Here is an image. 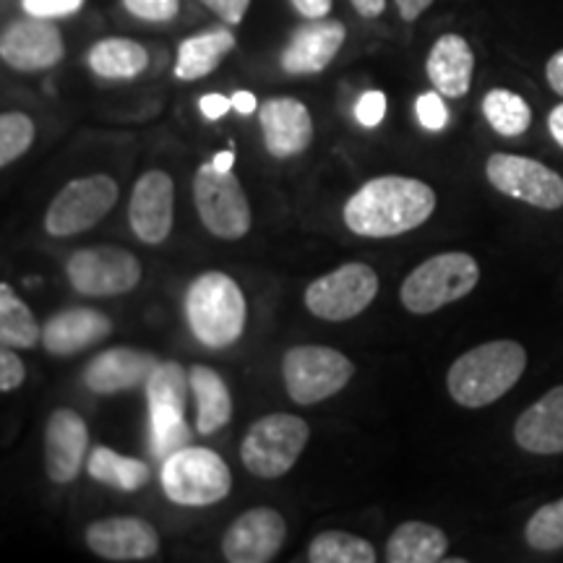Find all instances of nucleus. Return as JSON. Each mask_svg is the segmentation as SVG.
<instances>
[{
	"label": "nucleus",
	"instance_id": "7c9ffc66",
	"mask_svg": "<svg viewBox=\"0 0 563 563\" xmlns=\"http://www.w3.org/2000/svg\"><path fill=\"white\" fill-rule=\"evenodd\" d=\"M308 561L311 563H373L376 548L365 538L352 532L329 530L316 534L308 545Z\"/></svg>",
	"mask_w": 563,
	"mask_h": 563
},
{
	"label": "nucleus",
	"instance_id": "72a5a7b5",
	"mask_svg": "<svg viewBox=\"0 0 563 563\" xmlns=\"http://www.w3.org/2000/svg\"><path fill=\"white\" fill-rule=\"evenodd\" d=\"M34 123L24 112H3L0 115V165H11L32 146Z\"/></svg>",
	"mask_w": 563,
	"mask_h": 563
},
{
	"label": "nucleus",
	"instance_id": "4be33fe9",
	"mask_svg": "<svg viewBox=\"0 0 563 563\" xmlns=\"http://www.w3.org/2000/svg\"><path fill=\"white\" fill-rule=\"evenodd\" d=\"M519 449L530 454L563 452V386H553L532 407L519 415L514 426Z\"/></svg>",
	"mask_w": 563,
	"mask_h": 563
},
{
	"label": "nucleus",
	"instance_id": "58836bf2",
	"mask_svg": "<svg viewBox=\"0 0 563 563\" xmlns=\"http://www.w3.org/2000/svg\"><path fill=\"white\" fill-rule=\"evenodd\" d=\"M84 0H24V11L30 16L40 19H58L68 16V13H76L81 9Z\"/></svg>",
	"mask_w": 563,
	"mask_h": 563
},
{
	"label": "nucleus",
	"instance_id": "6ab92c4d",
	"mask_svg": "<svg viewBox=\"0 0 563 563\" xmlns=\"http://www.w3.org/2000/svg\"><path fill=\"white\" fill-rule=\"evenodd\" d=\"M89 449V428L79 412L55 410L45 431V470L53 483L66 485L79 475Z\"/></svg>",
	"mask_w": 563,
	"mask_h": 563
},
{
	"label": "nucleus",
	"instance_id": "37998d69",
	"mask_svg": "<svg viewBox=\"0 0 563 563\" xmlns=\"http://www.w3.org/2000/svg\"><path fill=\"white\" fill-rule=\"evenodd\" d=\"M290 3L306 19H327L332 11V0H290Z\"/></svg>",
	"mask_w": 563,
	"mask_h": 563
},
{
	"label": "nucleus",
	"instance_id": "20e7f679",
	"mask_svg": "<svg viewBox=\"0 0 563 563\" xmlns=\"http://www.w3.org/2000/svg\"><path fill=\"white\" fill-rule=\"evenodd\" d=\"M477 282H481V266L475 258L470 253L449 251L431 256L407 274L399 298L410 313L428 316L441 311L449 302L462 300L475 290Z\"/></svg>",
	"mask_w": 563,
	"mask_h": 563
},
{
	"label": "nucleus",
	"instance_id": "c03bdc74",
	"mask_svg": "<svg viewBox=\"0 0 563 563\" xmlns=\"http://www.w3.org/2000/svg\"><path fill=\"white\" fill-rule=\"evenodd\" d=\"M545 76H548V84H551V89L555 91V95L563 97V51H559L551 60H548Z\"/></svg>",
	"mask_w": 563,
	"mask_h": 563
},
{
	"label": "nucleus",
	"instance_id": "49530a36",
	"mask_svg": "<svg viewBox=\"0 0 563 563\" xmlns=\"http://www.w3.org/2000/svg\"><path fill=\"white\" fill-rule=\"evenodd\" d=\"M230 100H232V110L241 112V115H251V112L258 110L256 97H253L251 91H235V95H232Z\"/></svg>",
	"mask_w": 563,
	"mask_h": 563
},
{
	"label": "nucleus",
	"instance_id": "9b49d317",
	"mask_svg": "<svg viewBox=\"0 0 563 563\" xmlns=\"http://www.w3.org/2000/svg\"><path fill=\"white\" fill-rule=\"evenodd\" d=\"M68 282L87 298H115L131 292L141 282V262L115 245L81 249L66 264Z\"/></svg>",
	"mask_w": 563,
	"mask_h": 563
},
{
	"label": "nucleus",
	"instance_id": "ddd939ff",
	"mask_svg": "<svg viewBox=\"0 0 563 563\" xmlns=\"http://www.w3.org/2000/svg\"><path fill=\"white\" fill-rule=\"evenodd\" d=\"M287 538V525L277 509H249L222 538V553L230 563H269L277 559Z\"/></svg>",
	"mask_w": 563,
	"mask_h": 563
},
{
	"label": "nucleus",
	"instance_id": "f8f14e48",
	"mask_svg": "<svg viewBox=\"0 0 563 563\" xmlns=\"http://www.w3.org/2000/svg\"><path fill=\"white\" fill-rule=\"evenodd\" d=\"M490 186L509 199L555 211L563 207V178L543 162L522 154H490L485 165Z\"/></svg>",
	"mask_w": 563,
	"mask_h": 563
},
{
	"label": "nucleus",
	"instance_id": "09e8293b",
	"mask_svg": "<svg viewBox=\"0 0 563 563\" xmlns=\"http://www.w3.org/2000/svg\"><path fill=\"white\" fill-rule=\"evenodd\" d=\"M548 129H551L555 144L563 150V102L555 104L551 110V115H548Z\"/></svg>",
	"mask_w": 563,
	"mask_h": 563
},
{
	"label": "nucleus",
	"instance_id": "f03ea898",
	"mask_svg": "<svg viewBox=\"0 0 563 563\" xmlns=\"http://www.w3.org/2000/svg\"><path fill=\"white\" fill-rule=\"evenodd\" d=\"M527 368V350L514 340L477 344L456 357L446 373L449 394L456 405L481 410L509 394Z\"/></svg>",
	"mask_w": 563,
	"mask_h": 563
},
{
	"label": "nucleus",
	"instance_id": "4c0bfd02",
	"mask_svg": "<svg viewBox=\"0 0 563 563\" xmlns=\"http://www.w3.org/2000/svg\"><path fill=\"white\" fill-rule=\"evenodd\" d=\"M386 115V95L384 91H365V95L355 104V118L357 123L365 125V129H376L382 125Z\"/></svg>",
	"mask_w": 563,
	"mask_h": 563
},
{
	"label": "nucleus",
	"instance_id": "aec40b11",
	"mask_svg": "<svg viewBox=\"0 0 563 563\" xmlns=\"http://www.w3.org/2000/svg\"><path fill=\"white\" fill-rule=\"evenodd\" d=\"M157 357L152 352L131 347H112L95 357L84 371V384L95 394L131 391L146 386L152 373L157 371Z\"/></svg>",
	"mask_w": 563,
	"mask_h": 563
},
{
	"label": "nucleus",
	"instance_id": "393cba45",
	"mask_svg": "<svg viewBox=\"0 0 563 563\" xmlns=\"http://www.w3.org/2000/svg\"><path fill=\"white\" fill-rule=\"evenodd\" d=\"M232 51H235V34L224 30V26H217V30L183 40L178 47V60H175V79H203V76H209Z\"/></svg>",
	"mask_w": 563,
	"mask_h": 563
},
{
	"label": "nucleus",
	"instance_id": "f3484780",
	"mask_svg": "<svg viewBox=\"0 0 563 563\" xmlns=\"http://www.w3.org/2000/svg\"><path fill=\"white\" fill-rule=\"evenodd\" d=\"M266 152L277 159H290L302 154L313 141L311 112L292 97H272L258 110Z\"/></svg>",
	"mask_w": 563,
	"mask_h": 563
},
{
	"label": "nucleus",
	"instance_id": "8fccbe9b",
	"mask_svg": "<svg viewBox=\"0 0 563 563\" xmlns=\"http://www.w3.org/2000/svg\"><path fill=\"white\" fill-rule=\"evenodd\" d=\"M211 162H214L217 170L228 173V170H232V165H235V154H232V150H228V152H217L214 159H211Z\"/></svg>",
	"mask_w": 563,
	"mask_h": 563
},
{
	"label": "nucleus",
	"instance_id": "2f4dec72",
	"mask_svg": "<svg viewBox=\"0 0 563 563\" xmlns=\"http://www.w3.org/2000/svg\"><path fill=\"white\" fill-rule=\"evenodd\" d=\"M483 115L501 136H522L532 123V110L522 97L509 89H490L483 100Z\"/></svg>",
	"mask_w": 563,
	"mask_h": 563
},
{
	"label": "nucleus",
	"instance_id": "7ed1b4c3",
	"mask_svg": "<svg viewBox=\"0 0 563 563\" xmlns=\"http://www.w3.org/2000/svg\"><path fill=\"white\" fill-rule=\"evenodd\" d=\"M186 319L196 340L211 350L230 347L245 329V295L235 279L207 272L186 292Z\"/></svg>",
	"mask_w": 563,
	"mask_h": 563
},
{
	"label": "nucleus",
	"instance_id": "5701e85b",
	"mask_svg": "<svg viewBox=\"0 0 563 563\" xmlns=\"http://www.w3.org/2000/svg\"><path fill=\"white\" fill-rule=\"evenodd\" d=\"M426 70L435 91H441L443 97H452V100H460L473 87V47L460 34H443L428 53Z\"/></svg>",
	"mask_w": 563,
	"mask_h": 563
},
{
	"label": "nucleus",
	"instance_id": "39448f33",
	"mask_svg": "<svg viewBox=\"0 0 563 563\" xmlns=\"http://www.w3.org/2000/svg\"><path fill=\"white\" fill-rule=\"evenodd\" d=\"M162 490L178 506H211L230 496L232 473L220 454L186 446L162 462Z\"/></svg>",
	"mask_w": 563,
	"mask_h": 563
},
{
	"label": "nucleus",
	"instance_id": "de8ad7c7",
	"mask_svg": "<svg viewBox=\"0 0 563 563\" xmlns=\"http://www.w3.org/2000/svg\"><path fill=\"white\" fill-rule=\"evenodd\" d=\"M350 3L355 5V11L365 19L382 16L384 9H386V0H350Z\"/></svg>",
	"mask_w": 563,
	"mask_h": 563
},
{
	"label": "nucleus",
	"instance_id": "f704fd0d",
	"mask_svg": "<svg viewBox=\"0 0 563 563\" xmlns=\"http://www.w3.org/2000/svg\"><path fill=\"white\" fill-rule=\"evenodd\" d=\"M194 441V428L188 426L186 420L178 422V426L162 428V431H152V454L154 460L165 462L167 456H173L180 449L191 446Z\"/></svg>",
	"mask_w": 563,
	"mask_h": 563
},
{
	"label": "nucleus",
	"instance_id": "b1692460",
	"mask_svg": "<svg viewBox=\"0 0 563 563\" xmlns=\"http://www.w3.org/2000/svg\"><path fill=\"white\" fill-rule=\"evenodd\" d=\"M144 389L146 399H150L152 431H162V428L178 426L186 420L191 373L183 371L180 363H159Z\"/></svg>",
	"mask_w": 563,
	"mask_h": 563
},
{
	"label": "nucleus",
	"instance_id": "c85d7f7f",
	"mask_svg": "<svg viewBox=\"0 0 563 563\" xmlns=\"http://www.w3.org/2000/svg\"><path fill=\"white\" fill-rule=\"evenodd\" d=\"M87 470L91 481L110 485V488L123 490V493L144 488V485L152 481L150 464L141 460H131V456L115 454L108 446H97L95 452L89 454Z\"/></svg>",
	"mask_w": 563,
	"mask_h": 563
},
{
	"label": "nucleus",
	"instance_id": "a18cd8bd",
	"mask_svg": "<svg viewBox=\"0 0 563 563\" xmlns=\"http://www.w3.org/2000/svg\"><path fill=\"white\" fill-rule=\"evenodd\" d=\"M399 9V16L405 21H415L422 11H428L433 5V0H394Z\"/></svg>",
	"mask_w": 563,
	"mask_h": 563
},
{
	"label": "nucleus",
	"instance_id": "c9c22d12",
	"mask_svg": "<svg viewBox=\"0 0 563 563\" xmlns=\"http://www.w3.org/2000/svg\"><path fill=\"white\" fill-rule=\"evenodd\" d=\"M415 112H418V121L422 129L428 131L446 129L449 112H446V104L441 100V91H426V95H420L418 102H415Z\"/></svg>",
	"mask_w": 563,
	"mask_h": 563
},
{
	"label": "nucleus",
	"instance_id": "473e14b6",
	"mask_svg": "<svg viewBox=\"0 0 563 563\" xmlns=\"http://www.w3.org/2000/svg\"><path fill=\"white\" fill-rule=\"evenodd\" d=\"M527 545L534 548L540 553L561 551L563 548V498L553 504L540 506L538 511L532 514L530 522H527L525 530Z\"/></svg>",
	"mask_w": 563,
	"mask_h": 563
},
{
	"label": "nucleus",
	"instance_id": "cd10ccee",
	"mask_svg": "<svg viewBox=\"0 0 563 563\" xmlns=\"http://www.w3.org/2000/svg\"><path fill=\"white\" fill-rule=\"evenodd\" d=\"M146 66H150L146 47L125 37L100 40L89 51V68L102 79H133Z\"/></svg>",
	"mask_w": 563,
	"mask_h": 563
},
{
	"label": "nucleus",
	"instance_id": "bb28decb",
	"mask_svg": "<svg viewBox=\"0 0 563 563\" xmlns=\"http://www.w3.org/2000/svg\"><path fill=\"white\" fill-rule=\"evenodd\" d=\"M449 538L439 527L426 522H405L391 532L386 543L389 563H435L446 559Z\"/></svg>",
	"mask_w": 563,
	"mask_h": 563
},
{
	"label": "nucleus",
	"instance_id": "423d86ee",
	"mask_svg": "<svg viewBox=\"0 0 563 563\" xmlns=\"http://www.w3.org/2000/svg\"><path fill=\"white\" fill-rule=\"evenodd\" d=\"M308 435H311V428L298 415H264L253 422L241 443L245 470L256 477H266V481L290 473L306 449Z\"/></svg>",
	"mask_w": 563,
	"mask_h": 563
},
{
	"label": "nucleus",
	"instance_id": "c756f323",
	"mask_svg": "<svg viewBox=\"0 0 563 563\" xmlns=\"http://www.w3.org/2000/svg\"><path fill=\"white\" fill-rule=\"evenodd\" d=\"M0 342L19 350H32L42 342V327L9 282L0 285Z\"/></svg>",
	"mask_w": 563,
	"mask_h": 563
},
{
	"label": "nucleus",
	"instance_id": "a211bd4d",
	"mask_svg": "<svg viewBox=\"0 0 563 563\" xmlns=\"http://www.w3.org/2000/svg\"><path fill=\"white\" fill-rule=\"evenodd\" d=\"M344 37H347V30H344L342 21L311 19L292 32L290 42L282 51V68L292 76L319 74L340 53Z\"/></svg>",
	"mask_w": 563,
	"mask_h": 563
},
{
	"label": "nucleus",
	"instance_id": "f257e3e1",
	"mask_svg": "<svg viewBox=\"0 0 563 563\" xmlns=\"http://www.w3.org/2000/svg\"><path fill=\"white\" fill-rule=\"evenodd\" d=\"M435 191L407 175L373 178L344 203V224L361 238H397L431 220Z\"/></svg>",
	"mask_w": 563,
	"mask_h": 563
},
{
	"label": "nucleus",
	"instance_id": "ea45409f",
	"mask_svg": "<svg viewBox=\"0 0 563 563\" xmlns=\"http://www.w3.org/2000/svg\"><path fill=\"white\" fill-rule=\"evenodd\" d=\"M26 378V368L21 363V357L13 352L11 347H3L0 352V389L3 391H13L24 384Z\"/></svg>",
	"mask_w": 563,
	"mask_h": 563
},
{
	"label": "nucleus",
	"instance_id": "e433bc0d",
	"mask_svg": "<svg viewBox=\"0 0 563 563\" xmlns=\"http://www.w3.org/2000/svg\"><path fill=\"white\" fill-rule=\"evenodd\" d=\"M131 16L144 21H173L180 11V0H123Z\"/></svg>",
	"mask_w": 563,
	"mask_h": 563
},
{
	"label": "nucleus",
	"instance_id": "9d476101",
	"mask_svg": "<svg viewBox=\"0 0 563 563\" xmlns=\"http://www.w3.org/2000/svg\"><path fill=\"white\" fill-rule=\"evenodd\" d=\"M118 203V183L110 175H89L70 180L55 196L45 214V230L53 238L79 235L95 228Z\"/></svg>",
	"mask_w": 563,
	"mask_h": 563
},
{
	"label": "nucleus",
	"instance_id": "dca6fc26",
	"mask_svg": "<svg viewBox=\"0 0 563 563\" xmlns=\"http://www.w3.org/2000/svg\"><path fill=\"white\" fill-rule=\"evenodd\" d=\"M87 545L104 561H150L159 553V534L139 517H112L87 527Z\"/></svg>",
	"mask_w": 563,
	"mask_h": 563
},
{
	"label": "nucleus",
	"instance_id": "a19ab883",
	"mask_svg": "<svg viewBox=\"0 0 563 563\" xmlns=\"http://www.w3.org/2000/svg\"><path fill=\"white\" fill-rule=\"evenodd\" d=\"M211 13H217L228 26H238L245 19L251 0H201Z\"/></svg>",
	"mask_w": 563,
	"mask_h": 563
},
{
	"label": "nucleus",
	"instance_id": "1a4fd4ad",
	"mask_svg": "<svg viewBox=\"0 0 563 563\" xmlns=\"http://www.w3.org/2000/svg\"><path fill=\"white\" fill-rule=\"evenodd\" d=\"M378 295V274L373 266L350 262L313 279L306 290V306L316 319L350 321L361 316Z\"/></svg>",
	"mask_w": 563,
	"mask_h": 563
},
{
	"label": "nucleus",
	"instance_id": "412c9836",
	"mask_svg": "<svg viewBox=\"0 0 563 563\" xmlns=\"http://www.w3.org/2000/svg\"><path fill=\"white\" fill-rule=\"evenodd\" d=\"M110 332L112 321L97 308H68L42 327V344L51 355L66 357L108 340Z\"/></svg>",
	"mask_w": 563,
	"mask_h": 563
},
{
	"label": "nucleus",
	"instance_id": "6e6552de",
	"mask_svg": "<svg viewBox=\"0 0 563 563\" xmlns=\"http://www.w3.org/2000/svg\"><path fill=\"white\" fill-rule=\"evenodd\" d=\"M194 203L199 220L211 235L222 241H238L249 235L253 222L251 203L232 170H217L214 162L201 165L194 175Z\"/></svg>",
	"mask_w": 563,
	"mask_h": 563
},
{
	"label": "nucleus",
	"instance_id": "4468645a",
	"mask_svg": "<svg viewBox=\"0 0 563 563\" xmlns=\"http://www.w3.org/2000/svg\"><path fill=\"white\" fill-rule=\"evenodd\" d=\"M66 45L58 26L47 19H16L0 34V58L16 70H45L58 66Z\"/></svg>",
	"mask_w": 563,
	"mask_h": 563
},
{
	"label": "nucleus",
	"instance_id": "2eb2a0df",
	"mask_svg": "<svg viewBox=\"0 0 563 563\" xmlns=\"http://www.w3.org/2000/svg\"><path fill=\"white\" fill-rule=\"evenodd\" d=\"M175 186L165 170H150L136 180L129 203V222L141 243L157 245L173 230Z\"/></svg>",
	"mask_w": 563,
	"mask_h": 563
},
{
	"label": "nucleus",
	"instance_id": "0eeeda50",
	"mask_svg": "<svg viewBox=\"0 0 563 563\" xmlns=\"http://www.w3.org/2000/svg\"><path fill=\"white\" fill-rule=\"evenodd\" d=\"M352 376H355V365L350 357L323 344H300V347L287 350L282 361L287 394L292 402L302 407L319 405L340 394Z\"/></svg>",
	"mask_w": 563,
	"mask_h": 563
},
{
	"label": "nucleus",
	"instance_id": "a878e982",
	"mask_svg": "<svg viewBox=\"0 0 563 563\" xmlns=\"http://www.w3.org/2000/svg\"><path fill=\"white\" fill-rule=\"evenodd\" d=\"M191 391L196 397V431L211 435L232 420V397L220 373L207 365L191 368Z\"/></svg>",
	"mask_w": 563,
	"mask_h": 563
},
{
	"label": "nucleus",
	"instance_id": "79ce46f5",
	"mask_svg": "<svg viewBox=\"0 0 563 563\" xmlns=\"http://www.w3.org/2000/svg\"><path fill=\"white\" fill-rule=\"evenodd\" d=\"M232 110V100L224 95H207L201 97V112L209 118V121H220L222 115H228Z\"/></svg>",
	"mask_w": 563,
	"mask_h": 563
}]
</instances>
